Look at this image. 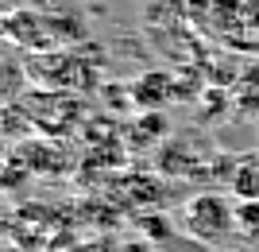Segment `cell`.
Masks as SVG:
<instances>
[{
	"label": "cell",
	"instance_id": "cell-1",
	"mask_svg": "<svg viewBox=\"0 0 259 252\" xmlns=\"http://www.w3.org/2000/svg\"><path fill=\"white\" fill-rule=\"evenodd\" d=\"M0 35L8 47H23L27 55H47L62 51L77 39V20L62 12H39V8H16L8 20H0Z\"/></svg>",
	"mask_w": 259,
	"mask_h": 252
},
{
	"label": "cell",
	"instance_id": "cell-2",
	"mask_svg": "<svg viewBox=\"0 0 259 252\" xmlns=\"http://www.w3.org/2000/svg\"><path fill=\"white\" fill-rule=\"evenodd\" d=\"M186 233L201 244H225L232 233H236V202L232 194H221V190H205L186 202Z\"/></svg>",
	"mask_w": 259,
	"mask_h": 252
},
{
	"label": "cell",
	"instance_id": "cell-3",
	"mask_svg": "<svg viewBox=\"0 0 259 252\" xmlns=\"http://www.w3.org/2000/svg\"><path fill=\"white\" fill-rule=\"evenodd\" d=\"M20 105L27 109V117H31L39 136H62V132H70L77 124V113H81L77 93H66V89H31Z\"/></svg>",
	"mask_w": 259,
	"mask_h": 252
},
{
	"label": "cell",
	"instance_id": "cell-4",
	"mask_svg": "<svg viewBox=\"0 0 259 252\" xmlns=\"http://www.w3.org/2000/svg\"><path fill=\"white\" fill-rule=\"evenodd\" d=\"M16 163H23V171H31V175H58L70 167V155L58 143V136H31V140L16 143Z\"/></svg>",
	"mask_w": 259,
	"mask_h": 252
},
{
	"label": "cell",
	"instance_id": "cell-5",
	"mask_svg": "<svg viewBox=\"0 0 259 252\" xmlns=\"http://www.w3.org/2000/svg\"><path fill=\"white\" fill-rule=\"evenodd\" d=\"M174 78L170 74H162V70H151V74H143V78H136L132 82V101L136 105H143L147 113H159L166 101L174 97Z\"/></svg>",
	"mask_w": 259,
	"mask_h": 252
},
{
	"label": "cell",
	"instance_id": "cell-6",
	"mask_svg": "<svg viewBox=\"0 0 259 252\" xmlns=\"http://www.w3.org/2000/svg\"><path fill=\"white\" fill-rule=\"evenodd\" d=\"M27 86H31L27 62L12 58L8 51H0V109H8V105H20V101L27 97Z\"/></svg>",
	"mask_w": 259,
	"mask_h": 252
},
{
	"label": "cell",
	"instance_id": "cell-7",
	"mask_svg": "<svg viewBox=\"0 0 259 252\" xmlns=\"http://www.w3.org/2000/svg\"><path fill=\"white\" fill-rule=\"evenodd\" d=\"M228 187H232V198H236V202H259V155H251V159L232 167Z\"/></svg>",
	"mask_w": 259,
	"mask_h": 252
},
{
	"label": "cell",
	"instance_id": "cell-8",
	"mask_svg": "<svg viewBox=\"0 0 259 252\" xmlns=\"http://www.w3.org/2000/svg\"><path fill=\"white\" fill-rule=\"evenodd\" d=\"M236 233L259 244V202H236Z\"/></svg>",
	"mask_w": 259,
	"mask_h": 252
},
{
	"label": "cell",
	"instance_id": "cell-9",
	"mask_svg": "<svg viewBox=\"0 0 259 252\" xmlns=\"http://www.w3.org/2000/svg\"><path fill=\"white\" fill-rule=\"evenodd\" d=\"M244 31L259 35V0H244Z\"/></svg>",
	"mask_w": 259,
	"mask_h": 252
},
{
	"label": "cell",
	"instance_id": "cell-10",
	"mask_svg": "<svg viewBox=\"0 0 259 252\" xmlns=\"http://www.w3.org/2000/svg\"><path fill=\"white\" fill-rule=\"evenodd\" d=\"M27 8H39V12H66L70 0H23Z\"/></svg>",
	"mask_w": 259,
	"mask_h": 252
},
{
	"label": "cell",
	"instance_id": "cell-11",
	"mask_svg": "<svg viewBox=\"0 0 259 252\" xmlns=\"http://www.w3.org/2000/svg\"><path fill=\"white\" fill-rule=\"evenodd\" d=\"M12 218H16V209H12L8 202H0V233H8V229H12Z\"/></svg>",
	"mask_w": 259,
	"mask_h": 252
},
{
	"label": "cell",
	"instance_id": "cell-12",
	"mask_svg": "<svg viewBox=\"0 0 259 252\" xmlns=\"http://www.w3.org/2000/svg\"><path fill=\"white\" fill-rule=\"evenodd\" d=\"M16 8H23V0H0V20H8Z\"/></svg>",
	"mask_w": 259,
	"mask_h": 252
},
{
	"label": "cell",
	"instance_id": "cell-13",
	"mask_svg": "<svg viewBox=\"0 0 259 252\" xmlns=\"http://www.w3.org/2000/svg\"><path fill=\"white\" fill-rule=\"evenodd\" d=\"M0 252H20V248H16V241H12L8 233H0Z\"/></svg>",
	"mask_w": 259,
	"mask_h": 252
},
{
	"label": "cell",
	"instance_id": "cell-14",
	"mask_svg": "<svg viewBox=\"0 0 259 252\" xmlns=\"http://www.w3.org/2000/svg\"><path fill=\"white\" fill-rule=\"evenodd\" d=\"M240 51H244V55H259V39H248V43H240Z\"/></svg>",
	"mask_w": 259,
	"mask_h": 252
}]
</instances>
